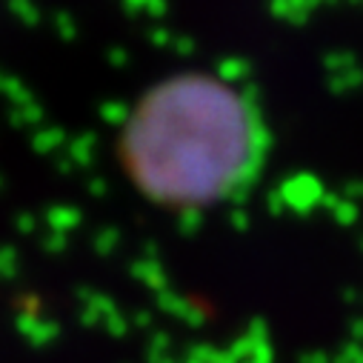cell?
Masks as SVG:
<instances>
[{"instance_id":"cell-1","label":"cell","mask_w":363,"mask_h":363,"mask_svg":"<svg viewBox=\"0 0 363 363\" xmlns=\"http://www.w3.org/2000/svg\"><path fill=\"white\" fill-rule=\"evenodd\" d=\"M118 157L135 192L160 209L198 212L243 192L266 157L255 101L215 72L166 74L129 109Z\"/></svg>"}]
</instances>
